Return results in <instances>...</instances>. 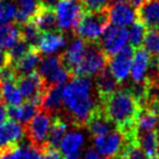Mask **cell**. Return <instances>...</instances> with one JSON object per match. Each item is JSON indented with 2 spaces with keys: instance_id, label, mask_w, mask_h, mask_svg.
<instances>
[{
  "instance_id": "6da1fadb",
  "label": "cell",
  "mask_w": 159,
  "mask_h": 159,
  "mask_svg": "<svg viewBox=\"0 0 159 159\" xmlns=\"http://www.w3.org/2000/svg\"><path fill=\"white\" fill-rule=\"evenodd\" d=\"M98 105L99 102H96L92 93V82L89 77H72L71 82L63 87V108L66 112V118L77 128L86 126L89 117Z\"/></svg>"
},
{
  "instance_id": "7a4b0ae2",
  "label": "cell",
  "mask_w": 159,
  "mask_h": 159,
  "mask_svg": "<svg viewBox=\"0 0 159 159\" xmlns=\"http://www.w3.org/2000/svg\"><path fill=\"white\" fill-rule=\"evenodd\" d=\"M99 105L117 130L126 137L136 136V121L142 108L128 89H118L105 99L99 100Z\"/></svg>"
},
{
  "instance_id": "3957f363",
  "label": "cell",
  "mask_w": 159,
  "mask_h": 159,
  "mask_svg": "<svg viewBox=\"0 0 159 159\" xmlns=\"http://www.w3.org/2000/svg\"><path fill=\"white\" fill-rule=\"evenodd\" d=\"M108 9L102 11H84L80 18L74 34L85 43L98 42L105 30L109 26Z\"/></svg>"
},
{
  "instance_id": "277c9868",
  "label": "cell",
  "mask_w": 159,
  "mask_h": 159,
  "mask_svg": "<svg viewBox=\"0 0 159 159\" xmlns=\"http://www.w3.org/2000/svg\"><path fill=\"white\" fill-rule=\"evenodd\" d=\"M108 57L98 42L86 43L84 57L72 73L73 77H91L97 75L108 64Z\"/></svg>"
},
{
  "instance_id": "5b68a950",
  "label": "cell",
  "mask_w": 159,
  "mask_h": 159,
  "mask_svg": "<svg viewBox=\"0 0 159 159\" xmlns=\"http://www.w3.org/2000/svg\"><path fill=\"white\" fill-rule=\"evenodd\" d=\"M131 143H137L136 137H126L119 130L94 137L96 152L106 159H120L126 146Z\"/></svg>"
},
{
  "instance_id": "8992f818",
  "label": "cell",
  "mask_w": 159,
  "mask_h": 159,
  "mask_svg": "<svg viewBox=\"0 0 159 159\" xmlns=\"http://www.w3.org/2000/svg\"><path fill=\"white\" fill-rule=\"evenodd\" d=\"M37 73L43 77L47 89L56 85H63L72 75L62 63L61 55L46 56L42 59Z\"/></svg>"
},
{
  "instance_id": "52a82bcc",
  "label": "cell",
  "mask_w": 159,
  "mask_h": 159,
  "mask_svg": "<svg viewBox=\"0 0 159 159\" xmlns=\"http://www.w3.org/2000/svg\"><path fill=\"white\" fill-rule=\"evenodd\" d=\"M51 115L39 109L35 117L24 125L25 136L29 142L44 152L47 148V137L51 128Z\"/></svg>"
},
{
  "instance_id": "ba28073f",
  "label": "cell",
  "mask_w": 159,
  "mask_h": 159,
  "mask_svg": "<svg viewBox=\"0 0 159 159\" xmlns=\"http://www.w3.org/2000/svg\"><path fill=\"white\" fill-rule=\"evenodd\" d=\"M58 26L61 33L74 31L84 12L81 0H60L56 8Z\"/></svg>"
},
{
  "instance_id": "9c48e42d",
  "label": "cell",
  "mask_w": 159,
  "mask_h": 159,
  "mask_svg": "<svg viewBox=\"0 0 159 159\" xmlns=\"http://www.w3.org/2000/svg\"><path fill=\"white\" fill-rule=\"evenodd\" d=\"M16 83L23 99L27 102H34L37 105L40 104L43 96L48 89L43 77L38 74L37 71L18 77Z\"/></svg>"
},
{
  "instance_id": "30bf717a",
  "label": "cell",
  "mask_w": 159,
  "mask_h": 159,
  "mask_svg": "<svg viewBox=\"0 0 159 159\" xmlns=\"http://www.w3.org/2000/svg\"><path fill=\"white\" fill-rule=\"evenodd\" d=\"M128 39V31L125 27L111 24L105 30L102 35L98 39V44L109 59L126 46Z\"/></svg>"
},
{
  "instance_id": "8fae6325",
  "label": "cell",
  "mask_w": 159,
  "mask_h": 159,
  "mask_svg": "<svg viewBox=\"0 0 159 159\" xmlns=\"http://www.w3.org/2000/svg\"><path fill=\"white\" fill-rule=\"evenodd\" d=\"M133 55H134L133 47L131 45H129V46H125L124 48H122L115 56L109 58L108 68L120 84H122L125 81L126 77L131 73Z\"/></svg>"
},
{
  "instance_id": "7c38bea8",
  "label": "cell",
  "mask_w": 159,
  "mask_h": 159,
  "mask_svg": "<svg viewBox=\"0 0 159 159\" xmlns=\"http://www.w3.org/2000/svg\"><path fill=\"white\" fill-rule=\"evenodd\" d=\"M25 136L24 126L13 120L0 124V152L21 145Z\"/></svg>"
},
{
  "instance_id": "4fadbf2b",
  "label": "cell",
  "mask_w": 159,
  "mask_h": 159,
  "mask_svg": "<svg viewBox=\"0 0 159 159\" xmlns=\"http://www.w3.org/2000/svg\"><path fill=\"white\" fill-rule=\"evenodd\" d=\"M108 11L110 24L112 25L124 27L136 21V11L126 0H113Z\"/></svg>"
},
{
  "instance_id": "5bb4252c",
  "label": "cell",
  "mask_w": 159,
  "mask_h": 159,
  "mask_svg": "<svg viewBox=\"0 0 159 159\" xmlns=\"http://www.w3.org/2000/svg\"><path fill=\"white\" fill-rule=\"evenodd\" d=\"M152 57L144 48L135 49L131 68V79L133 83H143L147 80Z\"/></svg>"
},
{
  "instance_id": "9a60e30c",
  "label": "cell",
  "mask_w": 159,
  "mask_h": 159,
  "mask_svg": "<svg viewBox=\"0 0 159 159\" xmlns=\"http://www.w3.org/2000/svg\"><path fill=\"white\" fill-rule=\"evenodd\" d=\"M136 20L147 30H159V0H145L136 8Z\"/></svg>"
},
{
  "instance_id": "2e32d148",
  "label": "cell",
  "mask_w": 159,
  "mask_h": 159,
  "mask_svg": "<svg viewBox=\"0 0 159 159\" xmlns=\"http://www.w3.org/2000/svg\"><path fill=\"white\" fill-rule=\"evenodd\" d=\"M63 85L49 87L40 100L39 108L49 115H59L63 109Z\"/></svg>"
},
{
  "instance_id": "e0dca14e",
  "label": "cell",
  "mask_w": 159,
  "mask_h": 159,
  "mask_svg": "<svg viewBox=\"0 0 159 159\" xmlns=\"http://www.w3.org/2000/svg\"><path fill=\"white\" fill-rule=\"evenodd\" d=\"M85 49H86V43L80 38H75L68 47V49L63 53H61L62 63L66 66V70L71 73V75L82 61Z\"/></svg>"
},
{
  "instance_id": "ac0fdd59",
  "label": "cell",
  "mask_w": 159,
  "mask_h": 159,
  "mask_svg": "<svg viewBox=\"0 0 159 159\" xmlns=\"http://www.w3.org/2000/svg\"><path fill=\"white\" fill-rule=\"evenodd\" d=\"M86 128L89 129V133L94 137L102 136V135L107 134L111 131L117 130L115 124L106 117L100 105H98L97 108L94 110V112L89 117V121L86 123Z\"/></svg>"
},
{
  "instance_id": "d6986e66",
  "label": "cell",
  "mask_w": 159,
  "mask_h": 159,
  "mask_svg": "<svg viewBox=\"0 0 159 159\" xmlns=\"http://www.w3.org/2000/svg\"><path fill=\"white\" fill-rule=\"evenodd\" d=\"M43 57L42 53L38 49L32 48L25 56H23L21 59H19L16 62L11 64L14 73H16V79L23 75L31 74L33 72H36V69L39 66L40 61Z\"/></svg>"
},
{
  "instance_id": "ffe728a7",
  "label": "cell",
  "mask_w": 159,
  "mask_h": 159,
  "mask_svg": "<svg viewBox=\"0 0 159 159\" xmlns=\"http://www.w3.org/2000/svg\"><path fill=\"white\" fill-rule=\"evenodd\" d=\"M32 21L43 34L60 32L55 10L47 9V8L39 6L36 13L32 18Z\"/></svg>"
},
{
  "instance_id": "44dd1931",
  "label": "cell",
  "mask_w": 159,
  "mask_h": 159,
  "mask_svg": "<svg viewBox=\"0 0 159 159\" xmlns=\"http://www.w3.org/2000/svg\"><path fill=\"white\" fill-rule=\"evenodd\" d=\"M95 84L99 100L105 99L111 94L117 92L118 89H120V83L116 80V77L110 72L109 68H105L102 72L96 75Z\"/></svg>"
},
{
  "instance_id": "7402d4cb",
  "label": "cell",
  "mask_w": 159,
  "mask_h": 159,
  "mask_svg": "<svg viewBox=\"0 0 159 159\" xmlns=\"http://www.w3.org/2000/svg\"><path fill=\"white\" fill-rule=\"evenodd\" d=\"M137 145L142 148L148 159H157L159 155V130L136 132Z\"/></svg>"
},
{
  "instance_id": "603a6c76",
  "label": "cell",
  "mask_w": 159,
  "mask_h": 159,
  "mask_svg": "<svg viewBox=\"0 0 159 159\" xmlns=\"http://www.w3.org/2000/svg\"><path fill=\"white\" fill-rule=\"evenodd\" d=\"M39 105L25 102L24 104L20 105V106H9L8 117L13 121L23 124V126H24L35 117V115L39 111Z\"/></svg>"
},
{
  "instance_id": "cb8c5ba5",
  "label": "cell",
  "mask_w": 159,
  "mask_h": 159,
  "mask_svg": "<svg viewBox=\"0 0 159 159\" xmlns=\"http://www.w3.org/2000/svg\"><path fill=\"white\" fill-rule=\"evenodd\" d=\"M16 6L14 22L19 26L30 22L40 6V0H13Z\"/></svg>"
},
{
  "instance_id": "d4e9b609",
  "label": "cell",
  "mask_w": 159,
  "mask_h": 159,
  "mask_svg": "<svg viewBox=\"0 0 159 159\" xmlns=\"http://www.w3.org/2000/svg\"><path fill=\"white\" fill-rule=\"evenodd\" d=\"M66 129H68L66 120L60 115L56 116L53 118L50 131H49L48 137H47V147L58 149V147H60V144H61L63 137L66 136Z\"/></svg>"
},
{
  "instance_id": "484cf974",
  "label": "cell",
  "mask_w": 159,
  "mask_h": 159,
  "mask_svg": "<svg viewBox=\"0 0 159 159\" xmlns=\"http://www.w3.org/2000/svg\"><path fill=\"white\" fill-rule=\"evenodd\" d=\"M66 45V36L63 33L58 32V33H45L42 35L38 46V50L40 53H47L50 55L59 49L63 48Z\"/></svg>"
},
{
  "instance_id": "4316f807",
  "label": "cell",
  "mask_w": 159,
  "mask_h": 159,
  "mask_svg": "<svg viewBox=\"0 0 159 159\" xmlns=\"http://www.w3.org/2000/svg\"><path fill=\"white\" fill-rule=\"evenodd\" d=\"M84 144V136L81 132L72 131L66 134L61 144H60V152L62 155L70 156V155L80 154V150Z\"/></svg>"
},
{
  "instance_id": "83f0119b",
  "label": "cell",
  "mask_w": 159,
  "mask_h": 159,
  "mask_svg": "<svg viewBox=\"0 0 159 159\" xmlns=\"http://www.w3.org/2000/svg\"><path fill=\"white\" fill-rule=\"evenodd\" d=\"M20 26L16 23L0 24V48L9 50L20 39Z\"/></svg>"
},
{
  "instance_id": "f1b7e54d",
  "label": "cell",
  "mask_w": 159,
  "mask_h": 159,
  "mask_svg": "<svg viewBox=\"0 0 159 159\" xmlns=\"http://www.w3.org/2000/svg\"><path fill=\"white\" fill-rule=\"evenodd\" d=\"M0 96L9 106H20L22 105L23 99L16 81H6L0 84Z\"/></svg>"
},
{
  "instance_id": "f546056e",
  "label": "cell",
  "mask_w": 159,
  "mask_h": 159,
  "mask_svg": "<svg viewBox=\"0 0 159 159\" xmlns=\"http://www.w3.org/2000/svg\"><path fill=\"white\" fill-rule=\"evenodd\" d=\"M20 34H21V38H23L32 48L38 49L43 33L37 29V26L34 24L33 21L31 20L30 22L21 25Z\"/></svg>"
},
{
  "instance_id": "4dcf8cb0",
  "label": "cell",
  "mask_w": 159,
  "mask_h": 159,
  "mask_svg": "<svg viewBox=\"0 0 159 159\" xmlns=\"http://www.w3.org/2000/svg\"><path fill=\"white\" fill-rule=\"evenodd\" d=\"M158 118L147 108H142L136 121V132H148L157 130Z\"/></svg>"
},
{
  "instance_id": "1f68e13d",
  "label": "cell",
  "mask_w": 159,
  "mask_h": 159,
  "mask_svg": "<svg viewBox=\"0 0 159 159\" xmlns=\"http://www.w3.org/2000/svg\"><path fill=\"white\" fill-rule=\"evenodd\" d=\"M146 32H147V29L137 20L132 25H130V29L128 31V36L129 40L131 43V46L133 48H141L142 45H143L144 38H145Z\"/></svg>"
},
{
  "instance_id": "d6a6232c",
  "label": "cell",
  "mask_w": 159,
  "mask_h": 159,
  "mask_svg": "<svg viewBox=\"0 0 159 159\" xmlns=\"http://www.w3.org/2000/svg\"><path fill=\"white\" fill-rule=\"evenodd\" d=\"M143 46L152 58L159 57V30H147Z\"/></svg>"
},
{
  "instance_id": "836d02e7",
  "label": "cell",
  "mask_w": 159,
  "mask_h": 159,
  "mask_svg": "<svg viewBox=\"0 0 159 159\" xmlns=\"http://www.w3.org/2000/svg\"><path fill=\"white\" fill-rule=\"evenodd\" d=\"M32 49V47L25 42L23 38L20 37V39L14 44V46H12L9 50H7L8 57H9L10 66L13 64L14 62H16L19 59L25 56L30 50Z\"/></svg>"
},
{
  "instance_id": "e575fe53",
  "label": "cell",
  "mask_w": 159,
  "mask_h": 159,
  "mask_svg": "<svg viewBox=\"0 0 159 159\" xmlns=\"http://www.w3.org/2000/svg\"><path fill=\"white\" fill-rule=\"evenodd\" d=\"M16 10V6L9 0L0 1V24H7L14 20Z\"/></svg>"
},
{
  "instance_id": "d590c367",
  "label": "cell",
  "mask_w": 159,
  "mask_h": 159,
  "mask_svg": "<svg viewBox=\"0 0 159 159\" xmlns=\"http://www.w3.org/2000/svg\"><path fill=\"white\" fill-rule=\"evenodd\" d=\"M120 159H148V157L137 143H131L126 146Z\"/></svg>"
},
{
  "instance_id": "8d00e7d4",
  "label": "cell",
  "mask_w": 159,
  "mask_h": 159,
  "mask_svg": "<svg viewBox=\"0 0 159 159\" xmlns=\"http://www.w3.org/2000/svg\"><path fill=\"white\" fill-rule=\"evenodd\" d=\"M21 159H43V150L30 142L24 143L21 145Z\"/></svg>"
},
{
  "instance_id": "74e56055",
  "label": "cell",
  "mask_w": 159,
  "mask_h": 159,
  "mask_svg": "<svg viewBox=\"0 0 159 159\" xmlns=\"http://www.w3.org/2000/svg\"><path fill=\"white\" fill-rule=\"evenodd\" d=\"M84 11H102L110 7L113 0H81Z\"/></svg>"
},
{
  "instance_id": "f35d334b",
  "label": "cell",
  "mask_w": 159,
  "mask_h": 159,
  "mask_svg": "<svg viewBox=\"0 0 159 159\" xmlns=\"http://www.w3.org/2000/svg\"><path fill=\"white\" fill-rule=\"evenodd\" d=\"M0 159H21V145L0 152Z\"/></svg>"
},
{
  "instance_id": "ab89813d",
  "label": "cell",
  "mask_w": 159,
  "mask_h": 159,
  "mask_svg": "<svg viewBox=\"0 0 159 159\" xmlns=\"http://www.w3.org/2000/svg\"><path fill=\"white\" fill-rule=\"evenodd\" d=\"M43 159H63V156L60 150L47 147L43 152Z\"/></svg>"
},
{
  "instance_id": "60d3db41",
  "label": "cell",
  "mask_w": 159,
  "mask_h": 159,
  "mask_svg": "<svg viewBox=\"0 0 159 159\" xmlns=\"http://www.w3.org/2000/svg\"><path fill=\"white\" fill-rule=\"evenodd\" d=\"M10 66L9 57H8V53L5 49L0 48V70H2L3 68Z\"/></svg>"
},
{
  "instance_id": "b9f144b4",
  "label": "cell",
  "mask_w": 159,
  "mask_h": 159,
  "mask_svg": "<svg viewBox=\"0 0 159 159\" xmlns=\"http://www.w3.org/2000/svg\"><path fill=\"white\" fill-rule=\"evenodd\" d=\"M8 118V109L6 108V104L2 100L1 96H0V124H2L6 122Z\"/></svg>"
},
{
  "instance_id": "7bdbcfd3",
  "label": "cell",
  "mask_w": 159,
  "mask_h": 159,
  "mask_svg": "<svg viewBox=\"0 0 159 159\" xmlns=\"http://www.w3.org/2000/svg\"><path fill=\"white\" fill-rule=\"evenodd\" d=\"M66 159H80V154H74V155H70V156H66Z\"/></svg>"
},
{
  "instance_id": "ee69618b",
  "label": "cell",
  "mask_w": 159,
  "mask_h": 159,
  "mask_svg": "<svg viewBox=\"0 0 159 159\" xmlns=\"http://www.w3.org/2000/svg\"><path fill=\"white\" fill-rule=\"evenodd\" d=\"M157 97L159 98V96H157ZM156 115H157V118H158V123H159V102H158V104H157V107H156Z\"/></svg>"
},
{
  "instance_id": "f6af8a7d",
  "label": "cell",
  "mask_w": 159,
  "mask_h": 159,
  "mask_svg": "<svg viewBox=\"0 0 159 159\" xmlns=\"http://www.w3.org/2000/svg\"><path fill=\"white\" fill-rule=\"evenodd\" d=\"M154 59H155V63H156V66H157V70H158V73H159V57L154 58Z\"/></svg>"
},
{
  "instance_id": "bcb514c9",
  "label": "cell",
  "mask_w": 159,
  "mask_h": 159,
  "mask_svg": "<svg viewBox=\"0 0 159 159\" xmlns=\"http://www.w3.org/2000/svg\"><path fill=\"white\" fill-rule=\"evenodd\" d=\"M158 158H159V155H158Z\"/></svg>"
},
{
  "instance_id": "7dc6e473",
  "label": "cell",
  "mask_w": 159,
  "mask_h": 159,
  "mask_svg": "<svg viewBox=\"0 0 159 159\" xmlns=\"http://www.w3.org/2000/svg\"><path fill=\"white\" fill-rule=\"evenodd\" d=\"M126 1H129V0H126Z\"/></svg>"
},
{
  "instance_id": "c3c4849f",
  "label": "cell",
  "mask_w": 159,
  "mask_h": 159,
  "mask_svg": "<svg viewBox=\"0 0 159 159\" xmlns=\"http://www.w3.org/2000/svg\"><path fill=\"white\" fill-rule=\"evenodd\" d=\"M157 159H159V158H157Z\"/></svg>"
}]
</instances>
